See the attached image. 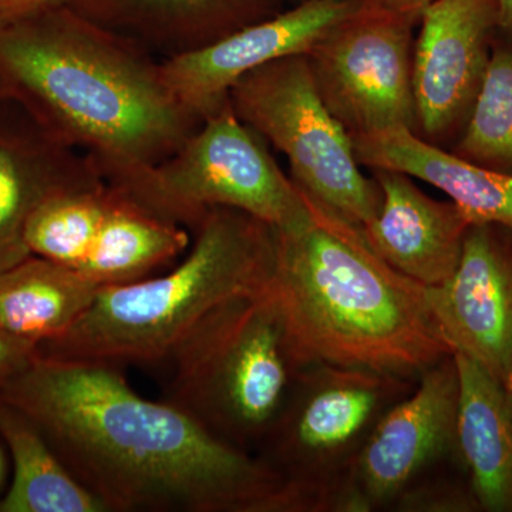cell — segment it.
<instances>
[{
	"label": "cell",
	"mask_w": 512,
	"mask_h": 512,
	"mask_svg": "<svg viewBox=\"0 0 512 512\" xmlns=\"http://www.w3.org/2000/svg\"><path fill=\"white\" fill-rule=\"evenodd\" d=\"M0 396L39 427L107 512L311 510L292 483L165 400L140 396L121 366L37 356Z\"/></svg>",
	"instance_id": "obj_1"
},
{
	"label": "cell",
	"mask_w": 512,
	"mask_h": 512,
	"mask_svg": "<svg viewBox=\"0 0 512 512\" xmlns=\"http://www.w3.org/2000/svg\"><path fill=\"white\" fill-rule=\"evenodd\" d=\"M0 82L134 200L148 173L202 124L171 92L157 56L64 2L0 20Z\"/></svg>",
	"instance_id": "obj_2"
},
{
	"label": "cell",
	"mask_w": 512,
	"mask_h": 512,
	"mask_svg": "<svg viewBox=\"0 0 512 512\" xmlns=\"http://www.w3.org/2000/svg\"><path fill=\"white\" fill-rule=\"evenodd\" d=\"M312 202L311 220L275 229L266 288L298 370L335 366L407 379L453 355L427 286L387 265L362 228Z\"/></svg>",
	"instance_id": "obj_3"
},
{
	"label": "cell",
	"mask_w": 512,
	"mask_h": 512,
	"mask_svg": "<svg viewBox=\"0 0 512 512\" xmlns=\"http://www.w3.org/2000/svg\"><path fill=\"white\" fill-rule=\"evenodd\" d=\"M190 251L168 274L103 286L82 318L39 355L113 365L165 362L205 315L268 288L275 229L245 212L215 207L191 232Z\"/></svg>",
	"instance_id": "obj_4"
},
{
	"label": "cell",
	"mask_w": 512,
	"mask_h": 512,
	"mask_svg": "<svg viewBox=\"0 0 512 512\" xmlns=\"http://www.w3.org/2000/svg\"><path fill=\"white\" fill-rule=\"evenodd\" d=\"M165 362L173 404L224 443H261L299 372L268 292L221 303L178 342Z\"/></svg>",
	"instance_id": "obj_5"
},
{
	"label": "cell",
	"mask_w": 512,
	"mask_h": 512,
	"mask_svg": "<svg viewBox=\"0 0 512 512\" xmlns=\"http://www.w3.org/2000/svg\"><path fill=\"white\" fill-rule=\"evenodd\" d=\"M229 103L288 158L293 183L357 227L382 207V191L359 168L353 140L320 96L308 56H286L242 76Z\"/></svg>",
	"instance_id": "obj_6"
},
{
	"label": "cell",
	"mask_w": 512,
	"mask_h": 512,
	"mask_svg": "<svg viewBox=\"0 0 512 512\" xmlns=\"http://www.w3.org/2000/svg\"><path fill=\"white\" fill-rule=\"evenodd\" d=\"M136 201L190 232L215 207L245 212L276 231L299 227L313 214L311 198L282 173L231 103L148 173Z\"/></svg>",
	"instance_id": "obj_7"
},
{
	"label": "cell",
	"mask_w": 512,
	"mask_h": 512,
	"mask_svg": "<svg viewBox=\"0 0 512 512\" xmlns=\"http://www.w3.org/2000/svg\"><path fill=\"white\" fill-rule=\"evenodd\" d=\"M416 23L359 5L306 55L320 96L350 137L416 128L412 83Z\"/></svg>",
	"instance_id": "obj_8"
},
{
	"label": "cell",
	"mask_w": 512,
	"mask_h": 512,
	"mask_svg": "<svg viewBox=\"0 0 512 512\" xmlns=\"http://www.w3.org/2000/svg\"><path fill=\"white\" fill-rule=\"evenodd\" d=\"M397 377L367 370L311 366L264 437L262 460L292 483L318 487V467L342 457L365 434L397 389Z\"/></svg>",
	"instance_id": "obj_9"
},
{
	"label": "cell",
	"mask_w": 512,
	"mask_h": 512,
	"mask_svg": "<svg viewBox=\"0 0 512 512\" xmlns=\"http://www.w3.org/2000/svg\"><path fill=\"white\" fill-rule=\"evenodd\" d=\"M357 6V0H299L212 45L161 60L165 82L204 121L229 103V92L242 76L281 57L309 55Z\"/></svg>",
	"instance_id": "obj_10"
},
{
	"label": "cell",
	"mask_w": 512,
	"mask_h": 512,
	"mask_svg": "<svg viewBox=\"0 0 512 512\" xmlns=\"http://www.w3.org/2000/svg\"><path fill=\"white\" fill-rule=\"evenodd\" d=\"M412 83L417 126L430 137L470 116L500 28L497 0H433L420 16Z\"/></svg>",
	"instance_id": "obj_11"
},
{
	"label": "cell",
	"mask_w": 512,
	"mask_h": 512,
	"mask_svg": "<svg viewBox=\"0 0 512 512\" xmlns=\"http://www.w3.org/2000/svg\"><path fill=\"white\" fill-rule=\"evenodd\" d=\"M427 301L451 352L501 382L512 355V248L494 225H471L456 271L427 286Z\"/></svg>",
	"instance_id": "obj_12"
},
{
	"label": "cell",
	"mask_w": 512,
	"mask_h": 512,
	"mask_svg": "<svg viewBox=\"0 0 512 512\" xmlns=\"http://www.w3.org/2000/svg\"><path fill=\"white\" fill-rule=\"evenodd\" d=\"M419 389L376 421L357 456L360 508L393 500L456 444L458 375L453 355L423 373Z\"/></svg>",
	"instance_id": "obj_13"
},
{
	"label": "cell",
	"mask_w": 512,
	"mask_h": 512,
	"mask_svg": "<svg viewBox=\"0 0 512 512\" xmlns=\"http://www.w3.org/2000/svg\"><path fill=\"white\" fill-rule=\"evenodd\" d=\"M106 184L92 158L53 137L16 101L0 103V272L32 255L26 227L43 202Z\"/></svg>",
	"instance_id": "obj_14"
},
{
	"label": "cell",
	"mask_w": 512,
	"mask_h": 512,
	"mask_svg": "<svg viewBox=\"0 0 512 512\" xmlns=\"http://www.w3.org/2000/svg\"><path fill=\"white\" fill-rule=\"evenodd\" d=\"M382 207L362 227L369 247L397 272L424 286L444 284L456 271L471 224L454 202L436 201L409 175L373 170Z\"/></svg>",
	"instance_id": "obj_15"
},
{
	"label": "cell",
	"mask_w": 512,
	"mask_h": 512,
	"mask_svg": "<svg viewBox=\"0 0 512 512\" xmlns=\"http://www.w3.org/2000/svg\"><path fill=\"white\" fill-rule=\"evenodd\" d=\"M288 0H64L160 60L187 55L276 15Z\"/></svg>",
	"instance_id": "obj_16"
},
{
	"label": "cell",
	"mask_w": 512,
	"mask_h": 512,
	"mask_svg": "<svg viewBox=\"0 0 512 512\" xmlns=\"http://www.w3.org/2000/svg\"><path fill=\"white\" fill-rule=\"evenodd\" d=\"M359 164L392 170L439 188L471 225L512 232V173L446 153L407 127L353 136Z\"/></svg>",
	"instance_id": "obj_17"
},
{
	"label": "cell",
	"mask_w": 512,
	"mask_h": 512,
	"mask_svg": "<svg viewBox=\"0 0 512 512\" xmlns=\"http://www.w3.org/2000/svg\"><path fill=\"white\" fill-rule=\"evenodd\" d=\"M458 375L456 446L463 456L476 503L512 512V423L503 387L483 366L453 353Z\"/></svg>",
	"instance_id": "obj_18"
},
{
	"label": "cell",
	"mask_w": 512,
	"mask_h": 512,
	"mask_svg": "<svg viewBox=\"0 0 512 512\" xmlns=\"http://www.w3.org/2000/svg\"><path fill=\"white\" fill-rule=\"evenodd\" d=\"M191 241L187 228L165 220L110 185L106 215L77 271L100 288L131 284L175 261Z\"/></svg>",
	"instance_id": "obj_19"
},
{
	"label": "cell",
	"mask_w": 512,
	"mask_h": 512,
	"mask_svg": "<svg viewBox=\"0 0 512 512\" xmlns=\"http://www.w3.org/2000/svg\"><path fill=\"white\" fill-rule=\"evenodd\" d=\"M99 291L77 269L30 255L0 272V328L40 348L72 328Z\"/></svg>",
	"instance_id": "obj_20"
},
{
	"label": "cell",
	"mask_w": 512,
	"mask_h": 512,
	"mask_svg": "<svg viewBox=\"0 0 512 512\" xmlns=\"http://www.w3.org/2000/svg\"><path fill=\"white\" fill-rule=\"evenodd\" d=\"M0 437L10 460L0 512H107L73 476L39 427L2 396Z\"/></svg>",
	"instance_id": "obj_21"
},
{
	"label": "cell",
	"mask_w": 512,
	"mask_h": 512,
	"mask_svg": "<svg viewBox=\"0 0 512 512\" xmlns=\"http://www.w3.org/2000/svg\"><path fill=\"white\" fill-rule=\"evenodd\" d=\"M110 185L66 192L43 202L26 227L30 254L79 269L89 255L109 205Z\"/></svg>",
	"instance_id": "obj_22"
},
{
	"label": "cell",
	"mask_w": 512,
	"mask_h": 512,
	"mask_svg": "<svg viewBox=\"0 0 512 512\" xmlns=\"http://www.w3.org/2000/svg\"><path fill=\"white\" fill-rule=\"evenodd\" d=\"M457 156L512 170V46L491 53Z\"/></svg>",
	"instance_id": "obj_23"
},
{
	"label": "cell",
	"mask_w": 512,
	"mask_h": 512,
	"mask_svg": "<svg viewBox=\"0 0 512 512\" xmlns=\"http://www.w3.org/2000/svg\"><path fill=\"white\" fill-rule=\"evenodd\" d=\"M39 356V348L0 328V387L22 373Z\"/></svg>",
	"instance_id": "obj_24"
},
{
	"label": "cell",
	"mask_w": 512,
	"mask_h": 512,
	"mask_svg": "<svg viewBox=\"0 0 512 512\" xmlns=\"http://www.w3.org/2000/svg\"><path fill=\"white\" fill-rule=\"evenodd\" d=\"M363 8L406 16L419 22L421 13L433 0H357Z\"/></svg>",
	"instance_id": "obj_25"
},
{
	"label": "cell",
	"mask_w": 512,
	"mask_h": 512,
	"mask_svg": "<svg viewBox=\"0 0 512 512\" xmlns=\"http://www.w3.org/2000/svg\"><path fill=\"white\" fill-rule=\"evenodd\" d=\"M63 2L64 0H0V20L20 18Z\"/></svg>",
	"instance_id": "obj_26"
},
{
	"label": "cell",
	"mask_w": 512,
	"mask_h": 512,
	"mask_svg": "<svg viewBox=\"0 0 512 512\" xmlns=\"http://www.w3.org/2000/svg\"><path fill=\"white\" fill-rule=\"evenodd\" d=\"M10 480V460L5 443L0 437V497L5 494Z\"/></svg>",
	"instance_id": "obj_27"
},
{
	"label": "cell",
	"mask_w": 512,
	"mask_h": 512,
	"mask_svg": "<svg viewBox=\"0 0 512 512\" xmlns=\"http://www.w3.org/2000/svg\"><path fill=\"white\" fill-rule=\"evenodd\" d=\"M501 387H503L505 406H507L508 414L512 423V355L505 367L504 375L501 377Z\"/></svg>",
	"instance_id": "obj_28"
},
{
	"label": "cell",
	"mask_w": 512,
	"mask_h": 512,
	"mask_svg": "<svg viewBox=\"0 0 512 512\" xmlns=\"http://www.w3.org/2000/svg\"><path fill=\"white\" fill-rule=\"evenodd\" d=\"M500 29L512 33V0H497Z\"/></svg>",
	"instance_id": "obj_29"
},
{
	"label": "cell",
	"mask_w": 512,
	"mask_h": 512,
	"mask_svg": "<svg viewBox=\"0 0 512 512\" xmlns=\"http://www.w3.org/2000/svg\"><path fill=\"white\" fill-rule=\"evenodd\" d=\"M5 100H9L8 93H6L5 87H3L2 82H0V103H3Z\"/></svg>",
	"instance_id": "obj_30"
},
{
	"label": "cell",
	"mask_w": 512,
	"mask_h": 512,
	"mask_svg": "<svg viewBox=\"0 0 512 512\" xmlns=\"http://www.w3.org/2000/svg\"><path fill=\"white\" fill-rule=\"evenodd\" d=\"M298 2H299V0H298Z\"/></svg>",
	"instance_id": "obj_31"
}]
</instances>
